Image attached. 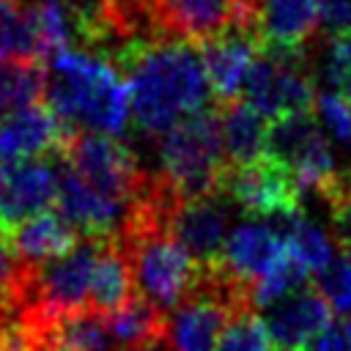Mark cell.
I'll list each match as a JSON object with an SVG mask.
<instances>
[{
    "label": "cell",
    "instance_id": "obj_1",
    "mask_svg": "<svg viewBox=\"0 0 351 351\" xmlns=\"http://www.w3.org/2000/svg\"><path fill=\"white\" fill-rule=\"evenodd\" d=\"M115 60L129 82L134 123L148 137H162L214 99L200 47L192 41L151 33L121 44Z\"/></svg>",
    "mask_w": 351,
    "mask_h": 351
},
{
    "label": "cell",
    "instance_id": "obj_2",
    "mask_svg": "<svg viewBox=\"0 0 351 351\" xmlns=\"http://www.w3.org/2000/svg\"><path fill=\"white\" fill-rule=\"evenodd\" d=\"M44 101L71 132L88 129L118 137L132 112L123 71L99 55L66 47L44 60Z\"/></svg>",
    "mask_w": 351,
    "mask_h": 351
},
{
    "label": "cell",
    "instance_id": "obj_3",
    "mask_svg": "<svg viewBox=\"0 0 351 351\" xmlns=\"http://www.w3.org/2000/svg\"><path fill=\"white\" fill-rule=\"evenodd\" d=\"M225 167L228 159L222 148L217 104L181 118L159 137L156 178L176 200L217 195Z\"/></svg>",
    "mask_w": 351,
    "mask_h": 351
},
{
    "label": "cell",
    "instance_id": "obj_4",
    "mask_svg": "<svg viewBox=\"0 0 351 351\" xmlns=\"http://www.w3.org/2000/svg\"><path fill=\"white\" fill-rule=\"evenodd\" d=\"M104 241L107 239L82 236L80 244L69 252L41 263H27L25 282L14 302V310H33L44 318H55L88 307L93 269Z\"/></svg>",
    "mask_w": 351,
    "mask_h": 351
},
{
    "label": "cell",
    "instance_id": "obj_5",
    "mask_svg": "<svg viewBox=\"0 0 351 351\" xmlns=\"http://www.w3.org/2000/svg\"><path fill=\"white\" fill-rule=\"evenodd\" d=\"M63 159L82 181L126 208L151 184V173L140 165L137 154L112 134L80 129L66 140Z\"/></svg>",
    "mask_w": 351,
    "mask_h": 351
},
{
    "label": "cell",
    "instance_id": "obj_6",
    "mask_svg": "<svg viewBox=\"0 0 351 351\" xmlns=\"http://www.w3.org/2000/svg\"><path fill=\"white\" fill-rule=\"evenodd\" d=\"M241 96L269 121L285 112L313 110L318 90L307 63V49H261L244 80Z\"/></svg>",
    "mask_w": 351,
    "mask_h": 351
},
{
    "label": "cell",
    "instance_id": "obj_7",
    "mask_svg": "<svg viewBox=\"0 0 351 351\" xmlns=\"http://www.w3.org/2000/svg\"><path fill=\"white\" fill-rule=\"evenodd\" d=\"M219 192L250 217L271 219L302 211V186L296 176L271 154L228 165L219 178Z\"/></svg>",
    "mask_w": 351,
    "mask_h": 351
},
{
    "label": "cell",
    "instance_id": "obj_8",
    "mask_svg": "<svg viewBox=\"0 0 351 351\" xmlns=\"http://www.w3.org/2000/svg\"><path fill=\"white\" fill-rule=\"evenodd\" d=\"M266 154L280 159L291 167L302 189H313L315 195L332 184L340 170L335 154L329 148L326 134L321 132L318 121L310 110L304 112H285L269 121V140Z\"/></svg>",
    "mask_w": 351,
    "mask_h": 351
},
{
    "label": "cell",
    "instance_id": "obj_9",
    "mask_svg": "<svg viewBox=\"0 0 351 351\" xmlns=\"http://www.w3.org/2000/svg\"><path fill=\"white\" fill-rule=\"evenodd\" d=\"M258 0H148L151 30L203 44L233 27L255 33Z\"/></svg>",
    "mask_w": 351,
    "mask_h": 351
},
{
    "label": "cell",
    "instance_id": "obj_10",
    "mask_svg": "<svg viewBox=\"0 0 351 351\" xmlns=\"http://www.w3.org/2000/svg\"><path fill=\"white\" fill-rule=\"evenodd\" d=\"M55 200H58L55 154L0 165V219L8 230L47 211Z\"/></svg>",
    "mask_w": 351,
    "mask_h": 351
},
{
    "label": "cell",
    "instance_id": "obj_11",
    "mask_svg": "<svg viewBox=\"0 0 351 351\" xmlns=\"http://www.w3.org/2000/svg\"><path fill=\"white\" fill-rule=\"evenodd\" d=\"M58 165V211L82 233L96 239H115L126 222L129 208L104 197L99 189H93L88 181H82L69 162L63 159V148L52 151Z\"/></svg>",
    "mask_w": 351,
    "mask_h": 351
},
{
    "label": "cell",
    "instance_id": "obj_12",
    "mask_svg": "<svg viewBox=\"0 0 351 351\" xmlns=\"http://www.w3.org/2000/svg\"><path fill=\"white\" fill-rule=\"evenodd\" d=\"M222 197V192L200 195L189 200H176L167 208V230L195 258L197 266L219 261L225 239L230 233V217Z\"/></svg>",
    "mask_w": 351,
    "mask_h": 351
},
{
    "label": "cell",
    "instance_id": "obj_13",
    "mask_svg": "<svg viewBox=\"0 0 351 351\" xmlns=\"http://www.w3.org/2000/svg\"><path fill=\"white\" fill-rule=\"evenodd\" d=\"M263 324L277 351H302L307 340L332 324V307L315 285H302L299 291L266 304Z\"/></svg>",
    "mask_w": 351,
    "mask_h": 351
},
{
    "label": "cell",
    "instance_id": "obj_14",
    "mask_svg": "<svg viewBox=\"0 0 351 351\" xmlns=\"http://www.w3.org/2000/svg\"><path fill=\"white\" fill-rule=\"evenodd\" d=\"M74 132L44 101L0 118V165L47 156L66 145Z\"/></svg>",
    "mask_w": 351,
    "mask_h": 351
},
{
    "label": "cell",
    "instance_id": "obj_15",
    "mask_svg": "<svg viewBox=\"0 0 351 351\" xmlns=\"http://www.w3.org/2000/svg\"><path fill=\"white\" fill-rule=\"evenodd\" d=\"M321 30V0H258L255 38L261 49H307Z\"/></svg>",
    "mask_w": 351,
    "mask_h": 351
},
{
    "label": "cell",
    "instance_id": "obj_16",
    "mask_svg": "<svg viewBox=\"0 0 351 351\" xmlns=\"http://www.w3.org/2000/svg\"><path fill=\"white\" fill-rule=\"evenodd\" d=\"M200 55L211 80V90H214V101H230L239 99L244 80L255 63V58L261 55V44L255 38L252 30L244 27H233L211 41L200 44Z\"/></svg>",
    "mask_w": 351,
    "mask_h": 351
},
{
    "label": "cell",
    "instance_id": "obj_17",
    "mask_svg": "<svg viewBox=\"0 0 351 351\" xmlns=\"http://www.w3.org/2000/svg\"><path fill=\"white\" fill-rule=\"evenodd\" d=\"M285 252H288L285 239L277 230H271L269 225H261V222H241L228 233L219 263L228 271H233L239 280L252 285Z\"/></svg>",
    "mask_w": 351,
    "mask_h": 351
},
{
    "label": "cell",
    "instance_id": "obj_18",
    "mask_svg": "<svg viewBox=\"0 0 351 351\" xmlns=\"http://www.w3.org/2000/svg\"><path fill=\"white\" fill-rule=\"evenodd\" d=\"M82 233L55 211H41L8 230V244L11 250L25 261V263H41L49 258H58L77 247Z\"/></svg>",
    "mask_w": 351,
    "mask_h": 351
},
{
    "label": "cell",
    "instance_id": "obj_19",
    "mask_svg": "<svg viewBox=\"0 0 351 351\" xmlns=\"http://www.w3.org/2000/svg\"><path fill=\"white\" fill-rule=\"evenodd\" d=\"M219 112V134L228 165L250 162L266 154L269 140V118L255 110L244 99H230L217 104Z\"/></svg>",
    "mask_w": 351,
    "mask_h": 351
},
{
    "label": "cell",
    "instance_id": "obj_20",
    "mask_svg": "<svg viewBox=\"0 0 351 351\" xmlns=\"http://www.w3.org/2000/svg\"><path fill=\"white\" fill-rule=\"evenodd\" d=\"M134 293H137V288H134V277H132L126 252L118 239H107L101 244V252H99V261L93 269L88 307L110 315V313L123 310L134 299Z\"/></svg>",
    "mask_w": 351,
    "mask_h": 351
},
{
    "label": "cell",
    "instance_id": "obj_21",
    "mask_svg": "<svg viewBox=\"0 0 351 351\" xmlns=\"http://www.w3.org/2000/svg\"><path fill=\"white\" fill-rule=\"evenodd\" d=\"M49 351H121V346L115 343L104 313L80 307L52 318Z\"/></svg>",
    "mask_w": 351,
    "mask_h": 351
},
{
    "label": "cell",
    "instance_id": "obj_22",
    "mask_svg": "<svg viewBox=\"0 0 351 351\" xmlns=\"http://www.w3.org/2000/svg\"><path fill=\"white\" fill-rule=\"evenodd\" d=\"M44 60L36 11L25 0H0V63Z\"/></svg>",
    "mask_w": 351,
    "mask_h": 351
},
{
    "label": "cell",
    "instance_id": "obj_23",
    "mask_svg": "<svg viewBox=\"0 0 351 351\" xmlns=\"http://www.w3.org/2000/svg\"><path fill=\"white\" fill-rule=\"evenodd\" d=\"M110 332L115 337V343L121 346V351H132L140 348L162 335H167V313L154 307L151 302H145L140 293H134V299L118 310L107 315Z\"/></svg>",
    "mask_w": 351,
    "mask_h": 351
},
{
    "label": "cell",
    "instance_id": "obj_24",
    "mask_svg": "<svg viewBox=\"0 0 351 351\" xmlns=\"http://www.w3.org/2000/svg\"><path fill=\"white\" fill-rule=\"evenodd\" d=\"M77 36L85 44L123 41V5L126 0H63Z\"/></svg>",
    "mask_w": 351,
    "mask_h": 351
},
{
    "label": "cell",
    "instance_id": "obj_25",
    "mask_svg": "<svg viewBox=\"0 0 351 351\" xmlns=\"http://www.w3.org/2000/svg\"><path fill=\"white\" fill-rule=\"evenodd\" d=\"M44 60H3L0 63V118L44 99Z\"/></svg>",
    "mask_w": 351,
    "mask_h": 351
},
{
    "label": "cell",
    "instance_id": "obj_26",
    "mask_svg": "<svg viewBox=\"0 0 351 351\" xmlns=\"http://www.w3.org/2000/svg\"><path fill=\"white\" fill-rule=\"evenodd\" d=\"M285 239V247L288 252L302 263L307 266V271H321L332 258H335V247H332V239L324 233V228L313 219H304V217H296V222L288 228V233L282 236Z\"/></svg>",
    "mask_w": 351,
    "mask_h": 351
},
{
    "label": "cell",
    "instance_id": "obj_27",
    "mask_svg": "<svg viewBox=\"0 0 351 351\" xmlns=\"http://www.w3.org/2000/svg\"><path fill=\"white\" fill-rule=\"evenodd\" d=\"M307 266H302L291 252H285L263 277H258L252 282V304L255 307H266L293 291H299L302 285H307Z\"/></svg>",
    "mask_w": 351,
    "mask_h": 351
},
{
    "label": "cell",
    "instance_id": "obj_28",
    "mask_svg": "<svg viewBox=\"0 0 351 351\" xmlns=\"http://www.w3.org/2000/svg\"><path fill=\"white\" fill-rule=\"evenodd\" d=\"M214 351H277V348L266 332L263 318L255 315V307H247L228 321Z\"/></svg>",
    "mask_w": 351,
    "mask_h": 351
},
{
    "label": "cell",
    "instance_id": "obj_29",
    "mask_svg": "<svg viewBox=\"0 0 351 351\" xmlns=\"http://www.w3.org/2000/svg\"><path fill=\"white\" fill-rule=\"evenodd\" d=\"M36 11V27H38V41H41V55L44 60L52 52H60L71 47V30H69V8L63 0H38L33 5Z\"/></svg>",
    "mask_w": 351,
    "mask_h": 351
},
{
    "label": "cell",
    "instance_id": "obj_30",
    "mask_svg": "<svg viewBox=\"0 0 351 351\" xmlns=\"http://www.w3.org/2000/svg\"><path fill=\"white\" fill-rule=\"evenodd\" d=\"M315 288L324 293L332 313L348 318L351 315V255L340 252L321 271H315Z\"/></svg>",
    "mask_w": 351,
    "mask_h": 351
},
{
    "label": "cell",
    "instance_id": "obj_31",
    "mask_svg": "<svg viewBox=\"0 0 351 351\" xmlns=\"http://www.w3.org/2000/svg\"><path fill=\"white\" fill-rule=\"evenodd\" d=\"M318 195L324 197V203L329 208V228H332L335 244L343 252H351V184L340 173Z\"/></svg>",
    "mask_w": 351,
    "mask_h": 351
},
{
    "label": "cell",
    "instance_id": "obj_32",
    "mask_svg": "<svg viewBox=\"0 0 351 351\" xmlns=\"http://www.w3.org/2000/svg\"><path fill=\"white\" fill-rule=\"evenodd\" d=\"M315 112L321 126L340 145H351V99L337 90H321L315 96Z\"/></svg>",
    "mask_w": 351,
    "mask_h": 351
},
{
    "label": "cell",
    "instance_id": "obj_33",
    "mask_svg": "<svg viewBox=\"0 0 351 351\" xmlns=\"http://www.w3.org/2000/svg\"><path fill=\"white\" fill-rule=\"evenodd\" d=\"M25 271H27V263L11 250L8 239H0V296L8 299L11 307H14V302L22 291Z\"/></svg>",
    "mask_w": 351,
    "mask_h": 351
},
{
    "label": "cell",
    "instance_id": "obj_34",
    "mask_svg": "<svg viewBox=\"0 0 351 351\" xmlns=\"http://www.w3.org/2000/svg\"><path fill=\"white\" fill-rule=\"evenodd\" d=\"M351 30V0H321V36H340Z\"/></svg>",
    "mask_w": 351,
    "mask_h": 351
},
{
    "label": "cell",
    "instance_id": "obj_35",
    "mask_svg": "<svg viewBox=\"0 0 351 351\" xmlns=\"http://www.w3.org/2000/svg\"><path fill=\"white\" fill-rule=\"evenodd\" d=\"M302 351H351V346H348L346 329L329 324V326L321 329L313 340H307V346H304Z\"/></svg>",
    "mask_w": 351,
    "mask_h": 351
},
{
    "label": "cell",
    "instance_id": "obj_36",
    "mask_svg": "<svg viewBox=\"0 0 351 351\" xmlns=\"http://www.w3.org/2000/svg\"><path fill=\"white\" fill-rule=\"evenodd\" d=\"M11 315H14V307H11V302L0 296V332L5 329V324L11 321Z\"/></svg>",
    "mask_w": 351,
    "mask_h": 351
},
{
    "label": "cell",
    "instance_id": "obj_37",
    "mask_svg": "<svg viewBox=\"0 0 351 351\" xmlns=\"http://www.w3.org/2000/svg\"><path fill=\"white\" fill-rule=\"evenodd\" d=\"M346 337H348V346H351V315H348V321H346Z\"/></svg>",
    "mask_w": 351,
    "mask_h": 351
},
{
    "label": "cell",
    "instance_id": "obj_38",
    "mask_svg": "<svg viewBox=\"0 0 351 351\" xmlns=\"http://www.w3.org/2000/svg\"><path fill=\"white\" fill-rule=\"evenodd\" d=\"M343 176H346V181H348V184H351V167H348V170H346V173H343Z\"/></svg>",
    "mask_w": 351,
    "mask_h": 351
},
{
    "label": "cell",
    "instance_id": "obj_39",
    "mask_svg": "<svg viewBox=\"0 0 351 351\" xmlns=\"http://www.w3.org/2000/svg\"><path fill=\"white\" fill-rule=\"evenodd\" d=\"M137 3H143V5H148V0H137Z\"/></svg>",
    "mask_w": 351,
    "mask_h": 351
},
{
    "label": "cell",
    "instance_id": "obj_40",
    "mask_svg": "<svg viewBox=\"0 0 351 351\" xmlns=\"http://www.w3.org/2000/svg\"><path fill=\"white\" fill-rule=\"evenodd\" d=\"M340 252H343V250H340ZM348 255H351V252H348Z\"/></svg>",
    "mask_w": 351,
    "mask_h": 351
}]
</instances>
